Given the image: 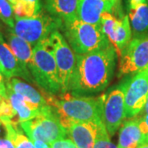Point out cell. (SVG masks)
<instances>
[{"label":"cell","mask_w":148,"mask_h":148,"mask_svg":"<svg viewBox=\"0 0 148 148\" xmlns=\"http://www.w3.org/2000/svg\"><path fill=\"white\" fill-rule=\"evenodd\" d=\"M116 54L112 44L93 52L76 54V67L69 90L86 94L104 90L113 77Z\"/></svg>","instance_id":"6da1fadb"},{"label":"cell","mask_w":148,"mask_h":148,"mask_svg":"<svg viewBox=\"0 0 148 148\" xmlns=\"http://www.w3.org/2000/svg\"><path fill=\"white\" fill-rule=\"evenodd\" d=\"M47 105L58 114L60 123L66 129L73 123H103V107L106 96H73L64 93L60 98L47 92L44 96Z\"/></svg>","instance_id":"7a4b0ae2"},{"label":"cell","mask_w":148,"mask_h":148,"mask_svg":"<svg viewBox=\"0 0 148 148\" xmlns=\"http://www.w3.org/2000/svg\"><path fill=\"white\" fill-rule=\"evenodd\" d=\"M64 36L76 54L93 52L108 47L111 43L99 26L75 18L63 22Z\"/></svg>","instance_id":"3957f363"},{"label":"cell","mask_w":148,"mask_h":148,"mask_svg":"<svg viewBox=\"0 0 148 148\" xmlns=\"http://www.w3.org/2000/svg\"><path fill=\"white\" fill-rule=\"evenodd\" d=\"M29 71L34 81L45 91L53 95L62 93L57 64L48 38L33 48V58Z\"/></svg>","instance_id":"277c9868"},{"label":"cell","mask_w":148,"mask_h":148,"mask_svg":"<svg viewBox=\"0 0 148 148\" xmlns=\"http://www.w3.org/2000/svg\"><path fill=\"white\" fill-rule=\"evenodd\" d=\"M20 125L32 142L38 140L49 145L68 136V130L60 123L57 112L49 105L42 106L36 117Z\"/></svg>","instance_id":"5b68a950"},{"label":"cell","mask_w":148,"mask_h":148,"mask_svg":"<svg viewBox=\"0 0 148 148\" xmlns=\"http://www.w3.org/2000/svg\"><path fill=\"white\" fill-rule=\"evenodd\" d=\"M62 27L63 21L61 19L41 12L39 15L32 17L15 16L12 33L22 38L32 45H36Z\"/></svg>","instance_id":"8992f818"},{"label":"cell","mask_w":148,"mask_h":148,"mask_svg":"<svg viewBox=\"0 0 148 148\" xmlns=\"http://www.w3.org/2000/svg\"><path fill=\"white\" fill-rule=\"evenodd\" d=\"M48 39L57 64L62 93L64 94L69 90L76 67V53L58 31L52 32Z\"/></svg>","instance_id":"52a82bcc"},{"label":"cell","mask_w":148,"mask_h":148,"mask_svg":"<svg viewBox=\"0 0 148 148\" xmlns=\"http://www.w3.org/2000/svg\"><path fill=\"white\" fill-rule=\"evenodd\" d=\"M126 118L132 119L143 111L148 99V69L138 72L123 84Z\"/></svg>","instance_id":"ba28073f"},{"label":"cell","mask_w":148,"mask_h":148,"mask_svg":"<svg viewBox=\"0 0 148 148\" xmlns=\"http://www.w3.org/2000/svg\"><path fill=\"white\" fill-rule=\"evenodd\" d=\"M148 69V37L132 39L122 52L119 74L134 73Z\"/></svg>","instance_id":"9c48e42d"},{"label":"cell","mask_w":148,"mask_h":148,"mask_svg":"<svg viewBox=\"0 0 148 148\" xmlns=\"http://www.w3.org/2000/svg\"><path fill=\"white\" fill-rule=\"evenodd\" d=\"M126 118L123 84L111 91L105 99L103 107V123L110 137L114 135Z\"/></svg>","instance_id":"30bf717a"},{"label":"cell","mask_w":148,"mask_h":148,"mask_svg":"<svg viewBox=\"0 0 148 148\" xmlns=\"http://www.w3.org/2000/svg\"><path fill=\"white\" fill-rule=\"evenodd\" d=\"M115 5L110 0H79L77 16L81 21L101 27L102 15L112 12Z\"/></svg>","instance_id":"8fae6325"},{"label":"cell","mask_w":148,"mask_h":148,"mask_svg":"<svg viewBox=\"0 0 148 148\" xmlns=\"http://www.w3.org/2000/svg\"><path fill=\"white\" fill-rule=\"evenodd\" d=\"M98 124L92 122L73 123L67 128L68 136L78 148H94Z\"/></svg>","instance_id":"7c38bea8"},{"label":"cell","mask_w":148,"mask_h":148,"mask_svg":"<svg viewBox=\"0 0 148 148\" xmlns=\"http://www.w3.org/2000/svg\"><path fill=\"white\" fill-rule=\"evenodd\" d=\"M0 61L4 69V77L7 79L20 77L28 82H34L31 73L21 67L9 45L4 40L0 42Z\"/></svg>","instance_id":"4fadbf2b"},{"label":"cell","mask_w":148,"mask_h":148,"mask_svg":"<svg viewBox=\"0 0 148 148\" xmlns=\"http://www.w3.org/2000/svg\"><path fill=\"white\" fill-rule=\"evenodd\" d=\"M145 135L139 127V118H133L122 124L118 148H140L144 145Z\"/></svg>","instance_id":"5bb4252c"},{"label":"cell","mask_w":148,"mask_h":148,"mask_svg":"<svg viewBox=\"0 0 148 148\" xmlns=\"http://www.w3.org/2000/svg\"><path fill=\"white\" fill-rule=\"evenodd\" d=\"M7 95L10 101L11 105L13 107L14 110L16 111L19 123L22 122L28 121L36 117L40 114L41 107L28 102L21 95L15 93L8 86H7Z\"/></svg>","instance_id":"9a60e30c"},{"label":"cell","mask_w":148,"mask_h":148,"mask_svg":"<svg viewBox=\"0 0 148 148\" xmlns=\"http://www.w3.org/2000/svg\"><path fill=\"white\" fill-rule=\"evenodd\" d=\"M79 0H45V6L51 16L61 19L63 22L77 18Z\"/></svg>","instance_id":"2e32d148"},{"label":"cell","mask_w":148,"mask_h":148,"mask_svg":"<svg viewBox=\"0 0 148 148\" xmlns=\"http://www.w3.org/2000/svg\"><path fill=\"white\" fill-rule=\"evenodd\" d=\"M8 45L12 50L21 67L27 72H30L29 66L32 64L33 58V49L32 45L13 33L8 35Z\"/></svg>","instance_id":"e0dca14e"},{"label":"cell","mask_w":148,"mask_h":148,"mask_svg":"<svg viewBox=\"0 0 148 148\" xmlns=\"http://www.w3.org/2000/svg\"><path fill=\"white\" fill-rule=\"evenodd\" d=\"M6 86L11 88L16 94L21 95L28 102L42 107L47 105L45 97L39 91L36 90L32 86L21 80L12 77L11 79H7Z\"/></svg>","instance_id":"ac0fdd59"},{"label":"cell","mask_w":148,"mask_h":148,"mask_svg":"<svg viewBox=\"0 0 148 148\" xmlns=\"http://www.w3.org/2000/svg\"><path fill=\"white\" fill-rule=\"evenodd\" d=\"M132 32L128 16H123L120 19L119 25L114 32L113 40L111 41L112 45L114 47L118 56L121 57L123 50L127 47L131 41Z\"/></svg>","instance_id":"d6986e66"},{"label":"cell","mask_w":148,"mask_h":148,"mask_svg":"<svg viewBox=\"0 0 148 148\" xmlns=\"http://www.w3.org/2000/svg\"><path fill=\"white\" fill-rule=\"evenodd\" d=\"M128 18L135 36H143L147 32L148 3L141 4L135 8H129Z\"/></svg>","instance_id":"ffe728a7"},{"label":"cell","mask_w":148,"mask_h":148,"mask_svg":"<svg viewBox=\"0 0 148 148\" xmlns=\"http://www.w3.org/2000/svg\"><path fill=\"white\" fill-rule=\"evenodd\" d=\"M0 121L5 127L7 137L12 140L15 147L36 148L34 143L23 133L21 129L17 127L16 123L8 119H3Z\"/></svg>","instance_id":"44dd1931"},{"label":"cell","mask_w":148,"mask_h":148,"mask_svg":"<svg viewBox=\"0 0 148 148\" xmlns=\"http://www.w3.org/2000/svg\"><path fill=\"white\" fill-rule=\"evenodd\" d=\"M12 8L14 16L19 17H32L42 12L40 0H22Z\"/></svg>","instance_id":"7402d4cb"},{"label":"cell","mask_w":148,"mask_h":148,"mask_svg":"<svg viewBox=\"0 0 148 148\" xmlns=\"http://www.w3.org/2000/svg\"><path fill=\"white\" fill-rule=\"evenodd\" d=\"M94 148H118L116 145L111 142L110 135L103 123L98 124Z\"/></svg>","instance_id":"603a6c76"},{"label":"cell","mask_w":148,"mask_h":148,"mask_svg":"<svg viewBox=\"0 0 148 148\" xmlns=\"http://www.w3.org/2000/svg\"><path fill=\"white\" fill-rule=\"evenodd\" d=\"M0 19L11 29L13 28L15 23L14 12L8 0H0Z\"/></svg>","instance_id":"cb8c5ba5"},{"label":"cell","mask_w":148,"mask_h":148,"mask_svg":"<svg viewBox=\"0 0 148 148\" xmlns=\"http://www.w3.org/2000/svg\"><path fill=\"white\" fill-rule=\"evenodd\" d=\"M16 116V111L11 105L8 95L6 97L0 96V120L8 119L13 121L12 119Z\"/></svg>","instance_id":"d4e9b609"},{"label":"cell","mask_w":148,"mask_h":148,"mask_svg":"<svg viewBox=\"0 0 148 148\" xmlns=\"http://www.w3.org/2000/svg\"><path fill=\"white\" fill-rule=\"evenodd\" d=\"M50 148H78L77 145L69 138H63L57 140L49 144Z\"/></svg>","instance_id":"484cf974"},{"label":"cell","mask_w":148,"mask_h":148,"mask_svg":"<svg viewBox=\"0 0 148 148\" xmlns=\"http://www.w3.org/2000/svg\"><path fill=\"white\" fill-rule=\"evenodd\" d=\"M139 127L143 134H148V114L139 118Z\"/></svg>","instance_id":"4316f807"},{"label":"cell","mask_w":148,"mask_h":148,"mask_svg":"<svg viewBox=\"0 0 148 148\" xmlns=\"http://www.w3.org/2000/svg\"><path fill=\"white\" fill-rule=\"evenodd\" d=\"M0 148H16L12 140L7 137L0 138Z\"/></svg>","instance_id":"83f0119b"},{"label":"cell","mask_w":148,"mask_h":148,"mask_svg":"<svg viewBox=\"0 0 148 148\" xmlns=\"http://www.w3.org/2000/svg\"><path fill=\"white\" fill-rule=\"evenodd\" d=\"M5 82L3 75L0 73V96H3V97L7 96V86H6Z\"/></svg>","instance_id":"f1b7e54d"},{"label":"cell","mask_w":148,"mask_h":148,"mask_svg":"<svg viewBox=\"0 0 148 148\" xmlns=\"http://www.w3.org/2000/svg\"><path fill=\"white\" fill-rule=\"evenodd\" d=\"M143 3H148V0H128L129 8H135Z\"/></svg>","instance_id":"f546056e"},{"label":"cell","mask_w":148,"mask_h":148,"mask_svg":"<svg viewBox=\"0 0 148 148\" xmlns=\"http://www.w3.org/2000/svg\"><path fill=\"white\" fill-rule=\"evenodd\" d=\"M32 143H34L36 148H50L49 145L47 144V143H44L42 141H38V140H36V141H33Z\"/></svg>","instance_id":"4dcf8cb0"},{"label":"cell","mask_w":148,"mask_h":148,"mask_svg":"<svg viewBox=\"0 0 148 148\" xmlns=\"http://www.w3.org/2000/svg\"><path fill=\"white\" fill-rule=\"evenodd\" d=\"M8 1L10 3L11 5L12 6V8H14L15 6H16L17 4H19L22 0H8Z\"/></svg>","instance_id":"1f68e13d"},{"label":"cell","mask_w":148,"mask_h":148,"mask_svg":"<svg viewBox=\"0 0 148 148\" xmlns=\"http://www.w3.org/2000/svg\"><path fill=\"white\" fill-rule=\"evenodd\" d=\"M143 115H145V114H148V99L147 101V103H146V105L144 106V108H143Z\"/></svg>","instance_id":"d6a6232c"},{"label":"cell","mask_w":148,"mask_h":148,"mask_svg":"<svg viewBox=\"0 0 148 148\" xmlns=\"http://www.w3.org/2000/svg\"><path fill=\"white\" fill-rule=\"evenodd\" d=\"M0 73L4 76V69H3V67L2 64H1V61H0Z\"/></svg>","instance_id":"836d02e7"},{"label":"cell","mask_w":148,"mask_h":148,"mask_svg":"<svg viewBox=\"0 0 148 148\" xmlns=\"http://www.w3.org/2000/svg\"><path fill=\"white\" fill-rule=\"evenodd\" d=\"M144 144H148V134H147V135H146V137H145Z\"/></svg>","instance_id":"e575fe53"},{"label":"cell","mask_w":148,"mask_h":148,"mask_svg":"<svg viewBox=\"0 0 148 148\" xmlns=\"http://www.w3.org/2000/svg\"><path fill=\"white\" fill-rule=\"evenodd\" d=\"M4 40H3V35H2V33L0 32V42H2V41H3Z\"/></svg>","instance_id":"d590c367"},{"label":"cell","mask_w":148,"mask_h":148,"mask_svg":"<svg viewBox=\"0 0 148 148\" xmlns=\"http://www.w3.org/2000/svg\"><path fill=\"white\" fill-rule=\"evenodd\" d=\"M140 148H148V144H144Z\"/></svg>","instance_id":"8d00e7d4"},{"label":"cell","mask_w":148,"mask_h":148,"mask_svg":"<svg viewBox=\"0 0 148 148\" xmlns=\"http://www.w3.org/2000/svg\"><path fill=\"white\" fill-rule=\"evenodd\" d=\"M113 1H114V3L117 4V3H118V1H119V0H113Z\"/></svg>","instance_id":"74e56055"},{"label":"cell","mask_w":148,"mask_h":148,"mask_svg":"<svg viewBox=\"0 0 148 148\" xmlns=\"http://www.w3.org/2000/svg\"><path fill=\"white\" fill-rule=\"evenodd\" d=\"M110 1H112V2H114V1H113V0H110ZM115 4H116V3H115Z\"/></svg>","instance_id":"f35d334b"},{"label":"cell","mask_w":148,"mask_h":148,"mask_svg":"<svg viewBox=\"0 0 148 148\" xmlns=\"http://www.w3.org/2000/svg\"><path fill=\"white\" fill-rule=\"evenodd\" d=\"M0 123H1V121H0Z\"/></svg>","instance_id":"ab89813d"}]
</instances>
